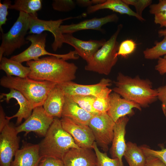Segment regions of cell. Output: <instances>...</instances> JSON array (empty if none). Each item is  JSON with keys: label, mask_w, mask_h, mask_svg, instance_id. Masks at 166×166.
<instances>
[{"label": "cell", "mask_w": 166, "mask_h": 166, "mask_svg": "<svg viewBox=\"0 0 166 166\" xmlns=\"http://www.w3.org/2000/svg\"><path fill=\"white\" fill-rule=\"evenodd\" d=\"M30 72V79L47 81L57 84L72 81L76 78L77 66L73 63L54 56L26 62Z\"/></svg>", "instance_id": "cell-1"}, {"label": "cell", "mask_w": 166, "mask_h": 166, "mask_svg": "<svg viewBox=\"0 0 166 166\" xmlns=\"http://www.w3.org/2000/svg\"><path fill=\"white\" fill-rule=\"evenodd\" d=\"M114 83L115 87L112 89L114 92L141 107H147L158 99L156 89L152 88L148 79H141L138 76L132 77L120 72Z\"/></svg>", "instance_id": "cell-2"}, {"label": "cell", "mask_w": 166, "mask_h": 166, "mask_svg": "<svg viewBox=\"0 0 166 166\" xmlns=\"http://www.w3.org/2000/svg\"><path fill=\"white\" fill-rule=\"evenodd\" d=\"M44 138L38 144L42 158L50 157L62 160L70 149L79 147L72 137L63 128L61 120L54 117Z\"/></svg>", "instance_id": "cell-3"}, {"label": "cell", "mask_w": 166, "mask_h": 166, "mask_svg": "<svg viewBox=\"0 0 166 166\" xmlns=\"http://www.w3.org/2000/svg\"><path fill=\"white\" fill-rule=\"evenodd\" d=\"M1 86L19 91L30 102L33 109L43 106L49 92L57 84L47 81H38L28 77L4 76L0 80Z\"/></svg>", "instance_id": "cell-4"}, {"label": "cell", "mask_w": 166, "mask_h": 166, "mask_svg": "<svg viewBox=\"0 0 166 166\" xmlns=\"http://www.w3.org/2000/svg\"><path fill=\"white\" fill-rule=\"evenodd\" d=\"M122 27V24L118 26L116 32L87 62L86 70L106 75L110 73L118 61L116 53L119 44L117 39Z\"/></svg>", "instance_id": "cell-5"}, {"label": "cell", "mask_w": 166, "mask_h": 166, "mask_svg": "<svg viewBox=\"0 0 166 166\" xmlns=\"http://www.w3.org/2000/svg\"><path fill=\"white\" fill-rule=\"evenodd\" d=\"M29 14L19 12L18 17L10 30L2 33V41L0 46V60L3 56H8L17 49L27 44L25 36L29 30Z\"/></svg>", "instance_id": "cell-6"}, {"label": "cell", "mask_w": 166, "mask_h": 166, "mask_svg": "<svg viewBox=\"0 0 166 166\" xmlns=\"http://www.w3.org/2000/svg\"><path fill=\"white\" fill-rule=\"evenodd\" d=\"M47 34L45 33L40 34H32L28 36L26 39L31 42L30 46L19 54L12 56L10 59L22 63L31 60H37L42 56L48 55L54 56L65 60L76 59L78 57L75 51H71L63 54H54L49 53L45 49V43Z\"/></svg>", "instance_id": "cell-7"}, {"label": "cell", "mask_w": 166, "mask_h": 166, "mask_svg": "<svg viewBox=\"0 0 166 166\" xmlns=\"http://www.w3.org/2000/svg\"><path fill=\"white\" fill-rule=\"evenodd\" d=\"M115 123L107 113L93 115L89 123L95 141L105 152L108 151L109 145L112 142Z\"/></svg>", "instance_id": "cell-8"}, {"label": "cell", "mask_w": 166, "mask_h": 166, "mask_svg": "<svg viewBox=\"0 0 166 166\" xmlns=\"http://www.w3.org/2000/svg\"><path fill=\"white\" fill-rule=\"evenodd\" d=\"M78 17H70L57 20H44L38 18L37 15L29 14V33L40 34L44 31H48L51 33L54 38L51 46L53 50L56 51L58 49L61 47L63 43H65L63 34L60 30L61 24L65 20L74 18H78Z\"/></svg>", "instance_id": "cell-9"}, {"label": "cell", "mask_w": 166, "mask_h": 166, "mask_svg": "<svg viewBox=\"0 0 166 166\" xmlns=\"http://www.w3.org/2000/svg\"><path fill=\"white\" fill-rule=\"evenodd\" d=\"M0 166H10L19 149L20 138L13 124L9 122L0 132Z\"/></svg>", "instance_id": "cell-10"}, {"label": "cell", "mask_w": 166, "mask_h": 166, "mask_svg": "<svg viewBox=\"0 0 166 166\" xmlns=\"http://www.w3.org/2000/svg\"><path fill=\"white\" fill-rule=\"evenodd\" d=\"M54 118L47 114L43 106L38 107L34 109L30 117L15 127V129L18 133L23 132L26 135L33 132L45 136Z\"/></svg>", "instance_id": "cell-11"}, {"label": "cell", "mask_w": 166, "mask_h": 166, "mask_svg": "<svg viewBox=\"0 0 166 166\" xmlns=\"http://www.w3.org/2000/svg\"><path fill=\"white\" fill-rule=\"evenodd\" d=\"M60 120L63 128L72 137L79 147L93 148L95 139L88 125L76 123L65 117H62Z\"/></svg>", "instance_id": "cell-12"}, {"label": "cell", "mask_w": 166, "mask_h": 166, "mask_svg": "<svg viewBox=\"0 0 166 166\" xmlns=\"http://www.w3.org/2000/svg\"><path fill=\"white\" fill-rule=\"evenodd\" d=\"M111 84V80L105 78H102L98 83L92 85L80 84L73 81L57 84L63 91L65 96L90 95L95 97Z\"/></svg>", "instance_id": "cell-13"}, {"label": "cell", "mask_w": 166, "mask_h": 166, "mask_svg": "<svg viewBox=\"0 0 166 166\" xmlns=\"http://www.w3.org/2000/svg\"><path fill=\"white\" fill-rule=\"evenodd\" d=\"M134 108L141 110L140 106L136 103L124 99L116 93L110 94L109 107L107 113L115 122L122 117L132 115Z\"/></svg>", "instance_id": "cell-14"}, {"label": "cell", "mask_w": 166, "mask_h": 166, "mask_svg": "<svg viewBox=\"0 0 166 166\" xmlns=\"http://www.w3.org/2000/svg\"><path fill=\"white\" fill-rule=\"evenodd\" d=\"M65 43L73 47L78 56H80L86 62L104 45L105 39L101 40H82L74 37L72 34H63Z\"/></svg>", "instance_id": "cell-15"}, {"label": "cell", "mask_w": 166, "mask_h": 166, "mask_svg": "<svg viewBox=\"0 0 166 166\" xmlns=\"http://www.w3.org/2000/svg\"><path fill=\"white\" fill-rule=\"evenodd\" d=\"M93 148H72L65 155L64 166H96L97 157Z\"/></svg>", "instance_id": "cell-16"}, {"label": "cell", "mask_w": 166, "mask_h": 166, "mask_svg": "<svg viewBox=\"0 0 166 166\" xmlns=\"http://www.w3.org/2000/svg\"><path fill=\"white\" fill-rule=\"evenodd\" d=\"M129 120L127 116L122 117L115 122L114 128V136L110 152L113 158L117 159L119 166H124L122 158L126 147L125 136V127Z\"/></svg>", "instance_id": "cell-17"}, {"label": "cell", "mask_w": 166, "mask_h": 166, "mask_svg": "<svg viewBox=\"0 0 166 166\" xmlns=\"http://www.w3.org/2000/svg\"><path fill=\"white\" fill-rule=\"evenodd\" d=\"M119 17L115 14H113L101 18H93L85 20L77 23L68 25H61L60 30L63 34H73L76 32L86 30H93L103 31L102 26L111 22H117Z\"/></svg>", "instance_id": "cell-18"}, {"label": "cell", "mask_w": 166, "mask_h": 166, "mask_svg": "<svg viewBox=\"0 0 166 166\" xmlns=\"http://www.w3.org/2000/svg\"><path fill=\"white\" fill-rule=\"evenodd\" d=\"M10 92L7 93H2L0 99L5 97L2 101H5L8 103L11 99H15L19 105V109L16 114L11 117L6 116L9 120L12 118L17 117L16 124L19 125L22 123L23 119L26 120L31 115L33 109L28 100L18 91L13 89H10Z\"/></svg>", "instance_id": "cell-19"}, {"label": "cell", "mask_w": 166, "mask_h": 166, "mask_svg": "<svg viewBox=\"0 0 166 166\" xmlns=\"http://www.w3.org/2000/svg\"><path fill=\"white\" fill-rule=\"evenodd\" d=\"M10 166H38L42 158L38 144L26 145L16 153Z\"/></svg>", "instance_id": "cell-20"}, {"label": "cell", "mask_w": 166, "mask_h": 166, "mask_svg": "<svg viewBox=\"0 0 166 166\" xmlns=\"http://www.w3.org/2000/svg\"><path fill=\"white\" fill-rule=\"evenodd\" d=\"M65 97L63 90L57 84L49 92L43 105L47 114L54 117L61 118Z\"/></svg>", "instance_id": "cell-21"}, {"label": "cell", "mask_w": 166, "mask_h": 166, "mask_svg": "<svg viewBox=\"0 0 166 166\" xmlns=\"http://www.w3.org/2000/svg\"><path fill=\"white\" fill-rule=\"evenodd\" d=\"M65 96L62 117L67 118L78 124L88 125L93 115L81 108L70 97Z\"/></svg>", "instance_id": "cell-22"}, {"label": "cell", "mask_w": 166, "mask_h": 166, "mask_svg": "<svg viewBox=\"0 0 166 166\" xmlns=\"http://www.w3.org/2000/svg\"><path fill=\"white\" fill-rule=\"evenodd\" d=\"M108 9L121 14H125L135 17L141 22L145 21L142 17L139 15L132 10L129 5L123 2L122 0H107L103 3L93 5L87 8L88 14L93 13L98 10Z\"/></svg>", "instance_id": "cell-23"}, {"label": "cell", "mask_w": 166, "mask_h": 166, "mask_svg": "<svg viewBox=\"0 0 166 166\" xmlns=\"http://www.w3.org/2000/svg\"><path fill=\"white\" fill-rule=\"evenodd\" d=\"M0 69L6 73L7 76L21 78L28 77L30 72L29 67H26L18 61L3 57L0 60Z\"/></svg>", "instance_id": "cell-24"}, {"label": "cell", "mask_w": 166, "mask_h": 166, "mask_svg": "<svg viewBox=\"0 0 166 166\" xmlns=\"http://www.w3.org/2000/svg\"><path fill=\"white\" fill-rule=\"evenodd\" d=\"M129 166H144L146 157L140 147L134 143L128 142L124 156Z\"/></svg>", "instance_id": "cell-25"}, {"label": "cell", "mask_w": 166, "mask_h": 166, "mask_svg": "<svg viewBox=\"0 0 166 166\" xmlns=\"http://www.w3.org/2000/svg\"><path fill=\"white\" fill-rule=\"evenodd\" d=\"M42 0H16L9 9L15 10L33 15H37V12L42 8Z\"/></svg>", "instance_id": "cell-26"}, {"label": "cell", "mask_w": 166, "mask_h": 166, "mask_svg": "<svg viewBox=\"0 0 166 166\" xmlns=\"http://www.w3.org/2000/svg\"><path fill=\"white\" fill-rule=\"evenodd\" d=\"M155 45L152 48H147L143 52L144 58L148 60L158 59L166 54V36L159 42L156 41Z\"/></svg>", "instance_id": "cell-27"}, {"label": "cell", "mask_w": 166, "mask_h": 166, "mask_svg": "<svg viewBox=\"0 0 166 166\" xmlns=\"http://www.w3.org/2000/svg\"><path fill=\"white\" fill-rule=\"evenodd\" d=\"M112 91L107 87L96 97L93 106L98 113L107 112L109 107V96Z\"/></svg>", "instance_id": "cell-28"}, {"label": "cell", "mask_w": 166, "mask_h": 166, "mask_svg": "<svg viewBox=\"0 0 166 166\" xmlns=\"http://www.w3.org/2000/svg\"><path fill=\"white\" fill-rule=\"evenodd\" d=\"M70 97L79 106L93 115L98 113L93 108V104L96 97L93 96L75 95Z\"/></svg>", "instance_id": "cell-29"}, {"label": "cell", "mask_w": 166, "mask_h": 166, "mask_svg": "<svg viewBox=\"0 0 166 166\" xmlns=\"http://www.w3.org/2000/svg\"><path fill=\"white\" fill-rule=\"evenodd\" d=\"M93 149L96 156V166H119L118 160L116 158H111L108 156L106 152H101L95 141L93 144Z\"/></svg>", "instance_id": "cell-30"}, {"label": "cell", "mask_w": 166, "mask_h": 166, "mask_svg": "<svg viewBox=\"0 0 166 166\" xmlns=\"http://www.w3.org/2000/svg\"><path fill=\"white\" fill-rule=\"evenodd\" d=\"M136 46V43L132 39H127L122 41L119 45L116 56L127 57L135 51Z\"/></svg>", "instance_id": "cell-31"}, {"label": "cell", "mask_w": 166, "mask_h": 166, "mask_svg": "<svg viewBox=\"0 0 166 166\" xmlns=\"http://www.w3.org/2000/svg\"><path fill=\"white\" fill-rule=\"evenodd\" d=\"M75 2L71 0H55L53 1V9L61 12H68L71 10L75 7Z\"/></svg>", "instance_id": "cell-32"}, {"label": "cell", "mask_w": 166, "mask_h": 166, "mask_svg": "<svg viewBox=\"0 0 166 166\" xmlns=\"http://www.w3.org/2000/svg\"><path fill=\"white\" fill-rule=\"evenodd\" d=\"M128 5L134 6L136 9V13L142 17V13L144 9L149 6L152 2V0H122Z\"/></svg>", "instance_id": "cell-33"}, {"label": "cell", "mask_w": 166, "mask_h": 166, "mask_svg": "<svg viewBox=\"0 0 166 166\" xmlns=\"http://www.w3.org/2000/svg\"><path fill=\"white\" fill-rule=\"evenodd\" d=\"M140 148L146 156H151L158 158L166 165V148H162L160 150H156L146 147Z\"/></svg>", "instance_id": "cell-34"}, {"label": "cell", "mask_w": 166, "mask_h": 166, "mask_svg": "<svg viewBox=\"0 0 166 166\" xmlns=\"http://www.w3.org/2000/svg\"><path fill=\"white\" fill-rule=\"evenodd\" d=\"M11 1L9 0H4L3 3L0 2V29L2 33H3L2 28L7 21V16L8 14V9L11 6Z\"/></svg>", "instance_id": "cell-35"}, {"label": "cell", "mask_w": 166, "mask_h": 166, "mask_svg": "<svg viewBox=\"0 0 166 166\" xmlns=\"http://www.w3.org/2000/svg\"><path fill=\"white\" fill-rule=\"evenodd\" d=\"M38 166H64L61 159L50 157L42 158Z\"/></svg>", "instance_id": "cell-36"}, {"label": "cell", "mask_w": 166, "mask_h": 166, "mask_svg": "<svg viewBox=\"0 0 166 166\" xmlns=\"http://www.w3.org/2000/svg\"><path fill=\"white\" fill-rule=\"evenodd\" d=\"M158 93L157 98L162 103L161 107L163 111L166 114V84L156 89Z\"/></svg>", "instance_id": "cell-37"}, {"label": "cell", "mask_w": 166, "mask_h": 166, "mask_svg": "<svg viewBox=\"0 0 166 166\" xmlns=\"http://www.w3.org/2000/svg\"><path fill=\"white\" fill-rule=\"evenodd\" d=\"M149 12L155 14L166 10V0H160L157 4H151L149 6Z\"/></svg>", "instance_id": "cell-38"}, {"label": "cell", "mask_w": 166, "mask_h": 166, "mask_svg": "<svg viewBox=\"0 0 166 166\" xmlns=\"http://www.w3.org/2000/svg\"><path fill=\"white\" fill-rule=\"evenodd\" d=\"M154 22L160 27H166V10L154 14Z\"/></svg>", "instance_id": "cell-39"}, {"label": "cell", "mask_w": 166, "mask_h": 166, "mask_svg": "<svg viewBox=\"0 0 166 166\" xmlns=\"http://www.w3.org/2000/svg\"><path fill=\"white\" fill-rule=\"evenodd\" d=\"M155 69L161 75L166 73V58L160 57L158 59L157 63L155 67Z\"/></svg>", "instance_id": "cell-40"}, {"label": "cell", "mask_w": 166, "mask_h": 166, "mask_svg": "<svg viewBox=\"0 0 166 166\" xmlns=\"http://www.w3.org/2000/svg\"><path fill=\"white\" fill-rule=\"evenodd\" d=\"M146 162L144 166H166L165 164L158 158L146 156Z\"/></svg>", "instance_id": "cell-41"}, {"label": "cell", "mask_w": 166, "mask_h": 166, "mask_svg": "<svg viewBox=\"0 0 166 166\" xmlns=\"http://www.w3.org/2000/svg\"><path fill=\"white\" fill-rule=\"evenodd\" d=\"M2 106L0 107V132H1L5 126L8 123L9 121L6 118V116Z\"/></svg>", "instance_id": "cell-42"}, {"label": "cell", "mask_w": 166, "mask_h": 166, "mask_svg": "<svg viewBox=\"0 0 166 166\" xmlns=\"http://www.w3.org/2000/svg\"><path fill=\"white\" fill-rule=\"evenodd\" d=\"M76 3L79 6L83 7H88L92 6L93 4L92 0H77Z\"/></svg>", "instance_id": "cell-43"}, {"label": "cell", "mask_w": 166, "mask_h": 166, "mask_svg": "<svg viewBox=\"0 0 166 166\" xmlns=\"http://www.w3.org/2000/svg\"><path fill=\"white\" fill-rule=\"evenodd\" d=\"M158 34L159 38L166 36V29H161L159 30Z\"/></svg>", "instance_id": "cell-44"}, {"label": "cell", "mask_w": 166, "mask_h": 166, "mask_svg": "<svg viewBox=\"0 0 166 166\" xmlns=\"http://www.w3.org/2000/svg\"><path fill=\"white\" fill-rule=\"evenodd\" d=\"M93 4L96 5L101 4L104 2L105 0H92Z\"/></svg>", "instance_id": "cell-45"}]
</instances>
